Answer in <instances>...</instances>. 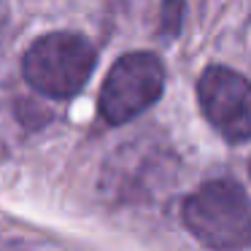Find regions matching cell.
<instances>
[{
  "label": "cell",
  "instance_id": "obj_2",
  "mask_svg": "<svg viewBox=\"0 0 251 251\" xmlns=\"http://www.w3.org/2000/svg\"><path fill=\"white\" fill-rule=\"evenodd\" d=\"M98 51L78 33H49L30 44L22 57V73L35 92L54 100L73 98L89 81Z\"/></svg>",
  "mask_w": 251,
  "mask_h": 251
},
{
  "label": "cell",
  "instance_id": "obj_1",
  "mask_svg": "<svg viewBox=\"0 0 251 251\" xmlns=\"http://www.w3.org/2000/svg\"><path fill=\"white\" fill-rule=\"evenodd\" d=\"M184 224L213 251H240L251 246V202L235 181L216 178L184 200Z\"/></svg>",
  "mask_w": 251,
  "mask_h": 251
},
{
  "label": "cell",
  "instance_id": "obj_3",
  "mask_svg": "<svg viewBox=\"0 0 251 251\" xmlns=\"http://www.w3.org/2000/svg\"><path fill=\"white\" fill-rule=\"evenodd\" d=\"M165 89V65L151 51H130L111 65L103 87H100L98 108L108 125L141 116L151 108Z\"/></svg>",
  "mask_w": 251,
  "mask_h": 251
},
{
  "label": "cell",
  "instance_id": "obj_4",
  "mask_svg": "<svg viewBox=\"0 0 251 251\" xmlns=\"http://www.w3.org/2000/svg\"><path fill=\"white\" fill-rule=\"evenodd\" d=\"M197 100L208 125L229 143L251 138V81L232 68L211 65L197 78Z\"/></svg>",
  "mask_w": 251,
  "mask_h": 251
}]
</instances>
